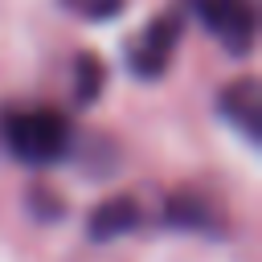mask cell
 <instances>
[{
  "label": "cell",
  "mask_w": 262,
  "mask_h": 262,
  "mask_svg": "<svg viewBox=\"0 0 262 262\" xmlns=\"http://www.w3.org/2000/svg\"><path fill=\"white\" fill-rule=\"evenodd\" d=\"M33 205L41 209L37 217H45V221H53V217L61 213V201H57V196H49L45 188H33V192H29V209H33Z\"/></svg>",
  "instance_id": "9c48e42d"
},
{
  "label": "cell",
  "mask_w": 262,
  "mask_h": 262,
  "mask_svg": "<svg viewBox=\"0 0 262 262\" xmlns=\"http://www.w3.org/2000/svg\"><path fill=\"white\" fill-rule=\"evenodd\" d=\"M196 16L225 41L229 53L246 57L254 49V37H258V16H254V4L250 0H192Z\"/></svg>",
  "instance_id": "7a4b0ae2"
},
{
  "label": "cell",
  "mask_w": 262,
  "mask_h": 262,
  "mask_svg": "<svg viewBox=\"0 0 262 262\" xmlns=\"http://www.w3.org/2000/svg\"><path fill=\"white\" fill-rule=\"evenodd\" d=\"M4 139L25 164H53L70 151V127L57 111H25L4 123Z\"/></svg>",
  "instance_id": "6da1fadb"
},
{
  "label": "cell",
  "mask_w": 262,
  "mask_h": 262,
  "mask_svg": "<svg viewBox=\"0 0 262 262\" xmlns=\"http://www.w3.org/2000/svg\"><path fill=\"white\" fill-rule=\"evenodd\" d=\"M102 78H106V66L98 61V53H78V57H74V98H78L82 106L98 102Z\"/></svg>",
  "instance_id": "8992f818"
},
{
  "label": "cell",
  "mask_w": 262,
  "mask_h": 262,
  "mask_svg": "<svg viewBox=\"0 0 262 262\" xmlns=\"http://www.w3.org/2000/svg\"><path fill=\"white\" fill-rule=\"evenodd\" d=\"M176 41H180V16L160 12V16L143 29V37L127 49V70H131L135 78H143V82L160 78V74L172 66V49H176Z\"/></svg>",
  "instance_id": "3957f363"
},
{
  "label": "cell",
  "mask_w": 262,
  "mask_h": 262,
  "mask_svg": "<svg viewBox=\"0 0 262 262\" xmlns=\"http://www.w3.org/2000/svg\"><path fill=\"white\" fill-rule=\"evenodd\" d=\"M78 8H82V16L86 20H115L119 12H123V4L127 0H74Z\"/></svg>",
  "instance_id": "ba28073f"
},
{
  "label": "cell",
  "mask_w": 262,
  "mask_h": 262,
  "mask_svg": "<svg viewBox=\"0 0 262 262\" xmlns=\"http://www.w3.org/2000/svg\"><path fill=\"white\" fill-rule=\"evenodd\" d=\"M221 115H225L229 123H237L250 143H258V139H262V94H258V82H254V78L233 82V86L221 94Z\"/></svg>",
  "instance_id": "277c9868"
},
{
  "label": "cell",
  "mask_w": 262,
  "mask_h": 262,
  "mask_svg": "<svg viewBox=\"0 0 262 262\" xmlns=\"http://www.w3.org/2000/svg\"><path fill=\"white\" fill-rule=\"evenodd\" d=\"M139 225V205L131 196H111L102 205L90 209V221H86V233L94 242H111V237H123Z\"/></svg>",
  "instance_id": "5b68a950"
},
{
  "label": "cell",
  "mask_w": 262,
  "mask_h": 262,
  "mask_svg": "<svg viewBox=\"0 0 262 262\" xmlns=\"http://www.w3.org/2000/svg\"><path fill=\"white\" fill-rule=\"evenodd\" d=\"M164 221L176 225V229H201V225H209V209L196 196H168Z\"/></svg>",
  "instance_id": "52a82bcc"
}]
</instances>
